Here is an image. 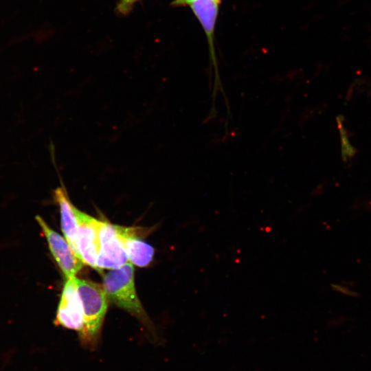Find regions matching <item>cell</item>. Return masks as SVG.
Instances as JSON below:
<instances>
[{"label": "cell", "instance_id": "7", "mask_svg": "<svg viewBox=\"0 0 371 371\" xmlns=\"http://www.w3.org/2000/svg\"><path fill=\"white\" fill-rule=\"evenodd\" d=\"M117 236L126 253L128 260L140 267H146L153 260L154 249L137 236L133 227L114 225Z\"/></svg>", "mask_w": 371, "mask_h": 371}, {"label": "cell", "instance_id": "9", "mask_svg": "<svg viewBox=\"0 0 371 371\" xmlns=\"http://www.w3.org/2000/svg\"><path fill=\"white\" fill-rule=\"evenodd\" d=\"M54 197L59 206L63 233L74 254L80 259L78 249V223L74 211V205L71 203L64 186L54 190Z\"/></svg>", "mask_w": 371, "mask_h": 371}, {"label": "cell", "instance_id": "3", "mask_svg": "<svg viewBox=\"0 0 371 371\" xmlns=\"http://www.w3.org/2000/svg\"><path fill=\"white\" fill-rule=\"evenodd\" d=\"M74 211L78 223V249L80 259L82 263L97 269L101 221L79 210L75 206Z\"/></svg>", "mask_w": 371, "mask_h": 371}, {"label": "cell", "instance_id": "11", "mask_svg": "<svg viewBox=\"0 0 371 371\" xmlns=\"http://www.w3.org/2000/svg\"><path fill=\"white\" fill-rule=\"evenodd\" d=\"M192 0H174L172 5L174 6L188 5Z\"/></svg>", "mask_w": 371, "mask_h": 371}, {"label": "cell", "instance_id": "6", "mask_svg": "<svg viewBox=\"0 0 371 371\" xmlns=\"http://www.w3.org/2000/svg\"><path fill=\"white\" fill-rule=\"evenodd\" d=\"M99 237L100 251L96 262L98 270L115 269L128 262V256L114 225L101 221Z\"/></svg>", "mask_w": 371, "mask_h": 371}, {"label": "cell", "instance_id": "4", "mask_svg": "<svg viewBox=\"0 0 371 371\" xmlns=\"http://www.w3.org/2000/svg\"><path fill=\"white\" fill-rule=\"evenodd\" d=\"M75 278L67 279L65 283L54 322L56 325L76 330L79 334L83 328L84 317Z\"/></svg>", "mask_w": 371, "mask_h": 371}, {"label": "cell", "instance_id": "2", "mask_svg": "<svg viewBox=\"0 0 371 371\" xmlns=\"http://www.w3.org/2000/svg\"><path fill=\"white\" fill-rule=\"evenodd\" d=\"M103 287L109 301L137 317L148 328L151 327L136 293L133 265L128 262L106 273Z\"/></svg>", "mask_w": 371, "mask_h": 371}, {"label": "cell", "instance_id": "5", "mask_svg": "<svg viewBox=\"0 0 371 371\" xmlns=\"http://www.w3.org/2000/svg\"><path fill=\"white\" fill-rule=\"evenodd\" d=\"M36 220L47 241L49 249L67 279H71L80 270L82 262L76 256L67 241L48 226L39 216Z\"/></svg>", "mask_w": 371, "mask_h": 371}, {"label": "cell", "instance_id": "8", "mask_svg": "<svg viewBox=\"0 0 371 371\" xmlns=\"http://www.w3.org/2000/svg\"><path fill=\"white\" fill-rule=\"evenodd\" d=\"M221 0H192L188 6L201 25L207 39L212 60L216 68L214 33Z\"/></svg>", "mask_w": 371, "mask_h": 371}, {"label": "cell", "instance_id": "10", "mask_svg": "<svg viewBox=\"0 0 371 371\" xmlns=\"http://www.w3.org/2000/svg\"><path fill=\"white\" fill-rule=\"evenodd\" d=\"M138 0H120L117 3V10L122 14H126L132 10L134 4Z\"/></svg>", "mask_w": 371, "mask_h": 371}, {"label": "cell", "instance_id": "1", "mask_svg": "<svg viewBox=\"0 0 371 371\" xmlns=\"http://www.w3.org/2000/svg\"><path fill=\"white\" fill-rule=\"evenodd\" d=\"M75 282L84 317L83 328L78 336L82 346L94 350L99 344L109 300L101 284L76 277Z\"/></svg>", "mask_w": 371, "mask_h": 371}]
</instances>
